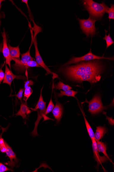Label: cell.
I'll use <instances>...</instances> for the list:
<instances>
[{
	"instance_id": "cell-1",
	"label": "cell",
	"mask_w": 114,
	"mask_h": 172,
	"mask_svg": "<svg viewBox=\"0 0 114 172\" xmlns=\"http://www.w3.org/2000/svg\"><path fill=\"white\" fill-rule=\"evenodd\" d=\"M102 70L103 67L99 60L81 62L61 69L63 73L70 80L79 83L88 81L91 83H96L101 80Z\"/></svg>"
},
{
	"instance_id": "cell-2",
	"label": "cell",
	"mask_w": 114,
	"mask_h": 172,
	"mask_svg": "<svg viewBox=\"0 0 114 172\" xmlns=\"http://www.w3.org/2000/svg\"><path fill=\"white\" fill-rule=\"evenodd\" d=\"M30 48L26 52L21 54V60L12 58L15 63L12 65L13 69L19 72H24L29 67H40L37 62L34 60V58L30 55Z\"/></svg>"
},
{
	"instance_id": "cell-3",
	"label": "cell",
	"mask_w": 114,
	"mask_h": 172,
	"mask_svg": "<svg viewBox=\"0 0 114 172\" xmlns=\"http://www.w3.org/2000/svg\"><path fill=\"white\" fill-rule=\"evenodd\" d=\"M83 2L90 16L96 19L102 18L109 8L104 3L99 4L92 0H85Z\"/></svg>"
},
{
	"instance_id": "cell-4",
	"label": "cell",
	"mask_w": 114,
	"mask_h": 172,
	"mask_svg": "<svg viewBox=\"0 0 114 172\" xmlns=\"http://www.w3.org/2000/svg\"><path fill=\"white\" fill-rule=\"evenodd\" d=\"M43 88V87L41 90L39 98L35 108L34 109L31 108L32 111H37L38 113V118L35 123V128L33 132L31 133V134L33 137L37 136L38 135L37 128L38 124L39 123L40 119L43 117L45 118V117H46V115H45V114L46 109V103L44 101L42 96V92Z\"/></svg>"
},
{
	"instance_id": "cell-5",
	"label": "cell",
	"mask_w": 114,
	"mask_h": 172,
	"mask_svg": "<svg viewBox=\"0 0 114 172\" xmlns=\"http://www.w3.org/2000/svg\"><path fill=\"white\" fill-rule=\"evenodd\" d=\"M81 28L83 32L87 37L90 35L93 37L96 33V29L95 27V23L97 21L94 18L90 16L88 19H78Z\"/></svg>"
},
{
	"instance_id": "cell-6",
	"label": "cell",
	"mask_w": 114,
	"mask_h": 172,
	"mask_svg": "<svg viewBox=\"0 0 114 172\" xmlns=\"http://www.w3.org/2000/svg\"><path fill=\"white\" fill-rule=\"evenodd\" d=\"M102 59L111 60H114L113 58H106L103 57V56L101 57V56L96 55L92 53L91 50H90V51L85 55L82 56L80 57H73V58L71 59L69 61L66 63L63 66L76 64V63L83 61H89L101 60Z\"/></svg>"
},
{
	"instance_id": "cell-7",
	"label": "cell",
	"mask_w": 114,
	"mask_h": 172,
	"mask_svg": "<svg viewBox=\"0 0 114 172\" xmlns=\"http://www.w3.org/2000/svg\"><path fill=\"white\" fill-rule=\"evenodd\" d=\"M88 103L89 104L88 111L92 115L99 114L105 108L102 103L101 97L99 95H95Z\"/></svg>"
},
{
	"instance_id": "cell-8",
	"label": "cell",
	"mask_w": 114,
	"mask_h": 172,
	"mask_svg": "<svg viewBox=\"0 0 114 172\" xmlns=\"http://www.w3.org/2000/svg\"><path fill=\"white\" fill-rule=\"evenodd\" d=\"M33 44L35 48L36 62L41 67H42L45 70V71L47 72V74H52L53 75V77H54V78L58 77V76L56 74L53 73L51 72V70L47 66V65H45L44 61H43L38 48L37 38H36V37L34 38Z\"/></svg>"
},
{
	"instance_id": "cell-9",
	"label": "cell",
	"mask_w": 114,
	"mask_h": 172,
	"mask_svg": "<svg viewBox=\"0 0 114 172\" xmlns=\"http://www.w3.org/2000/svg\"><path fill=\"white\" fill-rule=\"evenodd\" d=\"M17 80H26V78L24 76L16 75L13 74L10 69H9L7 65L5 64V71L4 73V77L3 83H6L11 86V83L15 79Z\"/></svg>"
},
{
	"instance_id": "cell-10",
	"label": "cell",
	"mask_w": 114,
	"mask_h": 172,
	"mask_svg": "<svg viewBox=\"0 0 114 172\" xmlns=\"http://www.w3.org/2000/svg\"><path fill=\"white\" fill-rule=\"evenodd\" d=\"M2 35L3 38V47L2 49V52H3L4 58H5L6 64L8 65L10 69H11V62L12 60V58L10 55V49H9L7 43L6 33L4 29L3 32L2 33Z\"/></svg>"
},
{
	"instance_id": "cell-11",
	"label": "cell",
	"mask_w": 114,
	"mask_h": 172,
	"mask_svg": "<svg viewBox=\"0 0 114 172\" xmlns=\"http://www.w3.org/2000/svg\"><path fill=\"white\" fill-rule=\"evenodd\" d=\"M5 144L6 148V153L7 155L10 158V161L5 163V164L10 166L11 168L12 169L16 166L19 160L16 156L15 153L13 151L12 148L6 142H5Z\"/></svg>"
},
{
	"instance_id": "cell-12",
	"label": "cell",
	"mask_w": 114,
	"mask_h": 172,
	"mask_svg": "<svg viewBox=\"0 0 114 172\" xmlns=\"http://www.w3.org/2000/svg\"><path fill=\"white\" fill-rule=\"evenodd\" d=\"M92 142L93 154L94 159L97 163V166L99 167L100 165H102L103 163L108 161L109 160L111 162L110 159L107 157L105 155L103 156H100L98 151L97 142L94 139L92 140Z\"/></svg>"
},
{
	"instance_id": "cell-13",
	"label": "cell",
	"mask_w": 114,
	"mask_h": 172,
	"mask_svg": "<svg viewBox=\"0 0 114 172\" xmlns=\"http://www.w3.org/2000/svg\"><path fill=\"white\" fill-rule=\"evenodd\" d=\"M56 105L52 110V114L54 118L57 120V123H58L61 121L63 114V106L58 102L56 100Z\"/></svg>"
},
{
	"instance_id": "cell-14",
	"label": "cell",
	"mask_w": 114,
	"mask_h": 172,
	"mask_svg": "<svg viewBox=\"0 0 114 172\" xmlns=\"http://www.w3.org/2000/svg\"><path fill=\"white\" fill-rule=\"evenodd\" d=\"M29 108L26 103H22L20 105L19 110L16 114L17 116H21L23 119H26L27 117L26 114H28L31 112V111L29 110Z\"/></svg>"
},
{
	"instance_id": "cell-15",
	"label": "cell",
	"mask_w": 114,
	"mask_h": 172,
	"mask_svg": "<svg viewBox=\"0 0 114 172\" xmlns=\"http://www.w3.org/2000/svg\"><path fill=\"white\" fill-rule=\"evenodd\" d=\"M107 128L104 126H98L94 134V139L96 142L99 141L107 132Z\"/></svg>"
},
{
	"instance_id": "cell-16",
	"label": "cell",
	"mask_w": 114,
	"mask_h": 172,
	"mask_svg": "<svg viewBox=\"0 0 114 172\" xmlns=\"http://www.w3.org/2000/svg\"><path fill=\"white\" fill-rule=\"evenodd\" d=\"M8 46L10 49L11 57L20 59V52L19 46L12 47L11 46L10 44H8Z\"/></svg>"
},
{
	"instance_id": "cell-17",
	"label": "cell",
	"mask_w": 114,
	"mask_h": 172,
	"mask_svg": "<svg viewBox=\"0 0 114 172\" xmlns=\"http://www.w3.org/2000/svg\"><path fill=\"white\" fill-rule=\"evenodd\" d=\"M97 148L98 151L99 152H101L104 154V155L109 158L108 156L107 153V146L106 144L104 142L98 141L97 142Z\"/></svg>"
},
{
	"instance_id": "cell-18",
	"label": "cell",
	"mask_w": 114,
	"mask_h": 172,
	"mask_svg": "<svg viewBox=\"0 0 114 172\" xmlns=\"http://www.w3.org/2000/svg\"><path fill=\"white\" fill-rule=\"evenodd\" d=\"M78 93V92L69 90L66 91L61 90L60 93L57 94V96L58 98L61 97L63 96H67L75 97V95Z\"/></svg>"
},
{
	"instance_id": "cell-19",
	"label": "cell",
	"mask_w": 114,
	"mask_h": 172,
	"mask_svg": "<svg viewBox=\"0 0 114 172\" xmlns=\"http://www.w3.org/2000/svg\"><path fill=\"white\" fill-rule=\"evenodd\" d=\"M54 88L56 90H62L63 91H67L72 89V88L69 86L65 84L61 81H59L58 83L55 85Z\"/></svg>"
},
{
	"instance_id": "cell-20",
	"label": "cell",
	"mask_w": 114,
	"mask_h": 172,
	"mask_svg": "<svg viewBox=\"0 0 114 172\" xmlns=\"http://www.w3.org/2000/svg\"><path fill=\"white\" fill-rule=\"evenodd\" d=\"M83 115L84 121H85L86 129H87L88 135H89V136L92 141L93 140L95 139L94 132H93V130L92 128H91L90 124L89 123L87 119H86L85 116V115H84L83 112Z\"/></svg>"
},
{
	"instance_id": "cell-21",
	"label": "cell",
	"mask_w": 114,
	"mask_h": 172,
	"mask_svg": "<svg viewBox=\"0 0 114 172\" xmlns=\"http://www.w3.org/2000/svg\"><path fill=\"white\" fill-rule=\"evenodd\" d=\"M33 91L32 89L30 86L27 87L25 88V91L24 94V100L27 104V100H28L29 97H30L31 95L33 93Z\"/></svg>"
},
{
	"instance_id": "cell-22",
	"label": "cell",
	"mask_w": 114,
	"mask_h": 172,
	"mask_svg": "<svg viewBox=\"0 0 114 172\" xmlns=\"http://www.w3.org/2000/svg\"><path fill=\"white\" fill-rule=\"evenodd\" d=\"M105 31L106 34L105 35V37L103 38V39L106 41L107 44L106 48L107 49L108 47L110 46L111 45L113 44L114 42H113L112 38L111 37L110 33H109L108 35H107V31L106 30H105Z\"/></svg>"
},
{
	"instance_id": "cell-23",
	"label": "cell",
	"mask_w": 114,
	"mask_h": 172,
	"mask_svg": "<svg viewBox=\"0 0 114 172\" xmlns=\"http://www.w3.org/2000/svg\"><path fill=\"white\" fill-rule=\"evenodd\" d=\"M0 136V151L1 153H5L6 151V148L5 144V142L4 140L1 138V135Z\"/></svg>"
},
{
	"instance_id": "cell-24",
	"label": "cell",
	"mask_w": 114,
	"mask_h": 172,
	"mask_svg": "<svg viewBox=\"0 0 114 172\" xmlns=\"http://www.w3.org/2000/svg\"><path fill=\"white\" fill-rule=\"evenodd\" d=\"M54 107V105L52 100V98H51L50 100L48 105L47 108L45 111V115H47L49 113L51 112L52 110H53Z\"/></svg>"
},
{
	"instance_id": "cell-25",
	"label": "cell",
	"mask_w": 114,
	"mask_h": 172,
	"mask_svg": "<svg viewBox=\"0 0 114 172\" xmlns=\"http://www.w3.org/2000/svg\"><path fill=\"white\" fill-rule=\"evenodd\" d=\"M108 13V18L109 20L111 19H114V4H111V7L109 8L107 12Z\"/></svg>"
},
{
	"instance_id": "cell-26",
	"label": "cell",
	"mask_w": 114,
	"mask_h": 172,
	"mask_svg": "<svg viewBox=\"0 0 114 172\" xmlns=\"http://www.w3.org/2000/svg\"><path fill=\"white\" fill-rule=\"evenodd\" d=\"M5 61L4 62V64L1 66V69H0V84L3 81L4 77V73L2 68L4 67V64H5Z\"/></svg>"
},
{
	"instance_id": "cell-27",
	"label": "cell",
	"mask_w": 114,
	"mask_h": 172,
	"mask_svg": "<svg viewBox=\"0 0 114 172\" xmlns=\"http://www.w3.org/2000/svg\"><path fill=\"white\" fill-rule=\"evenodd\" d=\"M24 91V89L23 88H21L19 90L18 93L15 95V96L17 97V98L22 103V98L23 95V92Z\"/></svg>"
},
{
	"instance_id": "cell-28",
	"label": "cell",
	"mask_w": 114,
	"mask_h": 172,
	"mask_svg": "<svg viewBox=\"0 0 114 172\" xmlns=\"http://www.w3.org/2000/svg\"><path fill=\"white\" fill-rule=\"evenodd\" d=\"M10 170L9 169L8 167H7L3 164L0 162V172H4Z\"/></svg>"
},
{
	"instance_id": "cell-29",
	"label": "cell",
	"mask_w": 114,
	"mask_h": 172,
	"mask_svg": "<svg viewBox=\"0 0 114 172\" xmlns=\"http://www.w3.org/2000/svg\"><path fill=\"white\" fill-rule=\"evenodd\" d=\"M24 83V89L27 87L33 85L34 84V82L32 80H28L25 81Z\"/></svg>"
},
{
	"instance_id": "cell-30",
	"label": "cell",
	"mask_w": 114,
	"mask_h": 172,
	"mask_svg": "<svg viewBox=\"0 0 114 172\" xmlns=\"http://www.w3.org/2000/svg\"><path fill=\"white\" fill-rule=\"evenodd\" d=\"M104 114L105 115L106 117V118L108 120L109 123L111 125H114V119H113L112 117H110L107 116L106 114V112H103Z\"/></svg>"
},
{
	"instance_id": "cell-31",
	"label": "cell",
	"mask_w": 114,
	"mask_h": 172,
	"mask_svg": "<svg viewBox=\"0 0 114 172\" xmlns=\"http://www.w3.org/2000/svg\"><path fill=\"white\" fill-rule=\"evenodd\" d=\"M3 1H3V0H0V6H1L2 2Z\"/></svg>"
},
{
	"instance_id": "cell-32",
	"label": "cell",
	"mask_w": 114,
	"mask_h": 172,
	"mask_svg": "<svg viewBox=\"0 0 114 172\" xmlns=\"http://www.w3.org/2000/svg\"><path fill=\"white\" fill-rule=\"evenodd\" d=\"M1 6H0V10H1Z\"/></svg>"
},
{
	"instance_id": "cell-33",
	"label": "cell",
	"mask_w": 114,
	"mask_h": 172,
	"mask_svg": "<svg viewBox=\"0 0 114 172\" xmlns=\"http://www.w3.org/2000/svg\"><path fill=\"white\" fill-rule=\"evenodd\" d=\"M0 130H1V128H0Z\"/></svg>"
}]
</instances>
